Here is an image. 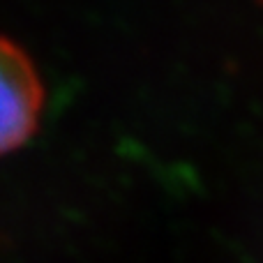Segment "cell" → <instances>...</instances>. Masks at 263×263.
Instances as JSON below:
<instances>
[{"instance_id":"1","label":"cell","mask_w":263,"mask_h":263,"mask_svg":"<svg viewBox=\"0 0 263 263\" xmlns=\"http://www.w3.org/2000/svg\"><path fill=\"white\" fill-rule=\"evenodd\" d=\"M44 88L30 55L0 37V157L18 150L37 132Z\"/></svg>"}]
</instances>
